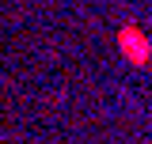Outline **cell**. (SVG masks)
<instances>
[{
  "label": "cell",
  "instance_id": "obj_1",
  "mask_svg": "<svg viewBox=\"0 0 152 144\" xmlns=\"http://www.w3.org/2000/svg\"><path fill=\"white\" fill-rule=\"evenodd\" d=\"M122 49H126V57L137 61V65H145V61H148V42L137 34V31H126V34H122Z\"/></svg>",
  "mask_w": 152,
  "mask_h": 144
}]
</instances>
